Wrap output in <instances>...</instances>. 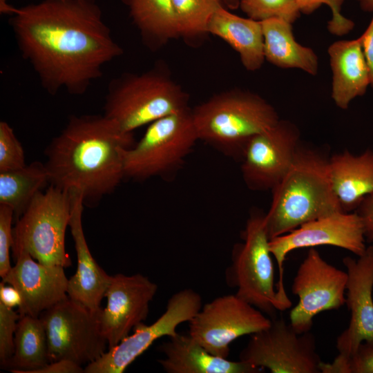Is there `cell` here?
<instances>
[{
    "label": "cell",
    "mask_w": 373,
    "mask_h": 373,
    "mask_svg": "<svg viewBox=\"0 0 373 373\" xmlns=\"http://www.w3.org/2000/svg\"><path fill=\"white\" fill-rule=\"evenodd\" d=\"M329 158L318 148L300 143L289 170L271 190V204L265 215L270 239L343 211L332 187Z\"/></svg>",
    "instance_id": "3"
},
{
    "label": "cell",
    "mask_w": 373,
    "mask_h": 373,
    "mask_svg": "<svg viewBox=\"0 0 373 373\" xmlns=\"http://www.w3.org/2000/svg\"><path fill=\"white\" fill-rule=\"evenodd\" d=\"M23 149L12 128L0 122V172L20 169L26 166Z\"/></svg>",
    "instance_id": "31"
},
{
    "label": "cell",
    "mask_w": 373,
    "mask_h": 373,
    "mask_svg": "<svg viewBox=\"0 0 373 373\" xmlns=\"http://www.w3.org/2000/svg\"><path fill=\"white\" fill-rule=\"evenodd\" d=\"M48 184V170L45 164L39 161L20 169L0 172V204L10 207L16 220Z\"/></svg>",
    "instance_id": "27"
},
{
    "label": "cell",
    "mask_w": 373,
    "mask_h": 373,
    "mask_svg": "<svg viewBox=\"0 0 373 373\" xmlns=\"http://www.w3.org/2000/svg\"><path fill=\"white\" fill-rule=\"evenodd\" d=\"M300 12L311 14L322 4L327 5L332 11V17L327 24L329 31L335 35L343 36L354 28L352 21L341 14L343 0H296Z\"/></svg>",
    "instance_id": "32"
},
{
    "label": "cell",
    "mask_w": 373,
    "mask_h": 373,
    "mask_svg": "<svg viewBox=\"0 0 373 373\" xmlns=\"http://www.w3.org/2000/svg\"><path fill=\"white\" fill-rule=\"evenodd\" d=\"M157 289L155 283L140 274L111 276L105 294L106 305L98 315L108 349L117 345L146 320Z\"/></svg>",
    "instance_id": "16"
},
{
    "label": "cell",
    "mask_w": 373,
    "mask_h": 373,
    "mask_svg": "<svg viewBox=\"0 0 373 373\" xmlns=\"http://www.w3.org/2000/svg\"><path fill=\"white\" fill-rule=\"evenodd\" d=\"M199 140L240 161L255 135L276 124V109L257 94L231 90L215 95L192 109Z\"/></svg>",
    "instance_id": "4"
},
{
    "label": "cell",
    "mask_w": 373,
    "mask_h": 373,
    "mask_svg": "<svg viewBox=\"0 0 373 373\" xmlns=\"http://www.w3.org/2000/svg\"><path fill=\"white\" fill-rule=\"evenodd\" d=\"M321 373H373V345L362 343L348 357L337 356L333 362L320 365Z\"/></svg>",
    "instance_id": "30"
},
{
    "label": "cell",
    "mask_w": 373,
    "mask_h": 373,
    "mask_svg": "<svg viewBox=\"0 0 373 373\" xmlns=\"http://www.w3.org/2000/svg\"><path fill=\"white\" fill-rule=\"evenodd\" d=\"M260 21L267 61L280 68H298L312 75L317 74L318 57L312 48L296 41L291 23L279 18Z\"/></svg>",
    "instance_id": "24"
},
{
    "label": "cell",
    "mask_w": 373,
    "mask_h": 373,
    "mask_svg": "<svg viewBox=\"0 0 373 373\" xmlns=\"http://www.w3.org/2000/svg\"><path fill=\"white\" fill-rule=\"evenodd\" d=\"M354 212L361 221L365 238L373 243V193L363 199Z\"/></svg>",
    "instance_id": "35"
},
{
    "label": "cell",
    "mask_w": 373,
    "mask_h": 373,
    "mask_svg": "<svg viewBox=\"0 0 373 373\" xmlns=\"http://www.w3.org/2000/svg\"><path fill=\"white\" fill-rule=\"evenodd\" d=\"M265 215L253 209L241 231L242 242L234 245L225 280L236 294L264 314L275 318L283 311L274 284V269Z\"/></svg>",
    "instance_id": "8"
},
{
    "label": "cell",
    "mask_w": 373,
    "mask_h": 373,
    "mask_svg": "<svg viewBox=\"0 0 373 373\" xmlns=\"http://www.w3.org/2000/svg\"><path fill=\"white\" fill-rule=\"evenodd\" d=\"M332 187L343 212L355 211L363 199L373 193V150L359 155L349 150L329 158Z\"/></svg>",
    "instance_id": "22"
},
{
    "label": "cell",
    "mask_w": 373,
    "mask_h": 373,
    "mask_svg": "<svg viewBox=\"0 0 373 373\" xmlns=\"http://www.w3.org/2000/svg\"><path fill=\"white\" fill-rule=\"evenodd\" d=\"M202 306L200 295L191 288L174 293L168 300L165 312L153 324L142 323L133 333L87 364L85 373H122L157 339L176 336L178 326L189 322Z\"/></svg>",
    "instance_id": "14"
},
{
    "label": "cell",
    "mask_w": 373,
    "mask_h": 373,
    "mask_svg": "<svg viewBox=\"0 0 373 373\" xmlns=\"http://www.w3.org/2000/svg\"><path fill=\"white\" fill-rule=\"evenodd\" d=\"M239 6L257 21L279 18L292 23L300 12L296 0H239Z\"/></svg>",
    "instance_id": "29"
},
{
    "label": "cell",
    "mask_w": 373,
    "mask_h": 373,
    "mask_svg": "<svg viewBox=\"0 0 373 373\" xmlns=\"http://www.w3.org/2000/svg\"><path fill=\"white\" fill-rule=\"evenodd\" d=\"M361 6L367 10H373V0H358Z\"/></svg>",
    "instance_id": "40"
},
{
    "label": "cell",
    "mask_w": 373,
    "mask_h": 373,
    "mask_svg": "<svg viewBox=\"0 0 373 373\" xmlns=\"http://www.w3.org/2000/svg\"><path fill=\"white\" fill-rule=\"evenodd\" d=\"M300 143L299 129L286 119H280L253 136L240 160L247 187L252 191H271L289 170Z\"/></svg>",
    "instance_id": "15"
},
{
    "label": "cell",
    "mask_w": 373,
    "mask_h": 373,
    "mask_svg": "<svg viewBox=\"0 0 373 373\" xmlns=\"http://www.w3.org/2000/svg\"><path fill=\"white\" fill-rule=\"evenodd\" d=\"M157 348L165 355L157 362L167 373H258L262 370L213 355L189 334H178Z\"/></svg>",
    "instance_id": "20"
},
{
    "label": "cell",
    "mask_w": 373,
    "mask_h": 373,
    "mask_svg": "<svg viewBox=\"0 0 373 373\" xmlns=\"http://www.w3.org/2000/svg\"><path fill=\"white\" fill-rule=\"evenodd\" d=\"M144 42L151 49L180 35L173 0H122Z\"/></svg>",
    "instance_id": "25"
},
{
    "label": "cell",
    "mask_w": 373,
    "mask_h": 373,
    "mask_svg": "<svg viewBox=\"0 0 373 373\" xmlns=\"http://www.w3.org/2000/svg\"><path fill=\"white\" fill-rule=\"evenodd\" d=\"M189 97L163 69L124 73L108 85L104 115L127 133L188 108Z\"/></svg>",
    "instance_id": "5"
},
{
    "label": "cell",
    "mask_w": 373,
    "mask_h": 373,
    "mask_svg": "<svg viewBox=\"0 0 373 373\" xmlns=\"http://www.w3.org/2000/svg\"><path fill=\"white\" fill-rule=\"evenodd\" d=\"M328 54L332 72V98L339 108L345 110L370 85L361 39L335 41L329 46Z\"/></svg>",
    "instance_id": "21"
},
{
    "label": "cell",
    "mask_w": 373,
    "mask_h": 373,
    "mask_svg": "<svg viewBox=\"0 0 373 373\" xmlns=\"http://www.w3.org/2000/svg\"><path fill=\"white\" fill-rule=\"evenodd\" d=\"M372 245H373V243H372Z\"/></svg>",
    "instance_id": "43"
},
{
    "label": "cell",
    "mask_w": 373,
    "mask_h": 373,
    "mask_svg": "<svg viewBox=\"0 0 373 373\" xmlns=\"http://www.w3.org/2000/svg\"><path fill=\"white\" fill-rule=\"evenodd\" d=\"M347 280L346 271L329 264L314 247L309 248L291 286L299 298L289 313L293 328L299 334L309 332L314 316L343 306Z\"/></svg>",
    "instance_id": "13"
},
{
    "label": "cell",
    "mask_w": 373,
    "mask_h": 373,
    "mask_svg": "<svg viewBox=\"0 0 373 373\" xmlns=\"http://www.w3.org/2000/svg\"><path fill=\"white\" fill-rule=\"evenodd\" d=\"M59 1H65V0H59Z\"/></svg>",
    "instance_id": "42"
},
{
    "label": "cell",
    "mask_w": 373,
    "mask_h": 373,
    "mask_svg": "<svg viewBox=\"0 0 373 373\" xmlns=\"http://www.w3.org/2000/svg\"><path fill=\"white\" fill-rule=\"evenodd\" d=\"M221 0H173L180 35L193 38L208 33L209 23Z\"/></svg>",
    "instance_id": "28"
},
{
    "label": "cell",
    "mask_w": 373,
    "mask_h": 373,
    "mask_svg": "<svg viewBox=\"0 0 373 373\" xmlns=\"http://www.w3.org/2000/svg\"><path fill=\"white\" fill-rule=\"evenodd\" d=\"M347 280L345 304L350 312L348 327L336 338L338 356L352 355L362 343L373 345V245L355 259H343Z\"/></svg>",
    "instance_id": "17"
},
{
    "label": "cell",
    "mask_w": 373,
    "mask_h": 373,
    "mask_svg": "<svg viewBox=\"0 0 373 373\" xmlns=\"http://www.w3.org/2000/svg\"><path fill=\"white\" fill-rule=\"evenodd\" d=\"M360 37L369 70L370 86L373 87V17L367 29Z\"/></svg>",
    "instance_id": "37"
},
{
    "label": "cell",
    "mask_w": 373,
    "mask_h": 373,
    "mask_svg": "<svg viewBox=\"0 0 373 373\" xmlns=\"http://www.w3.org/2000/svg\"><path fill=\"white\" fill-rule=\"evenodd\" d=\"M0 302L7 307L13 308L21 304V296L19 291L11 285H6L3 281L0 283Z\"/></svg>",
    "instance_id": "38"
},
{
    "label": "cell",
    "mask_w": 373,
    "mask_h": 373,
    "mask_svg": "<svg viewBox=\"0 0 373 373\" xmlns=\"http://www.w3.org/2000/svg\"><path fill=\"white\" fill-rule=\"evenodd\" d=\"M17 8L13 7L8 3V0H0V12L1 15H13Z\"/></svg>",
    "instance_id": "39"
},
{
    "label": "cell",
    "mask_w": 373,
    "mask_h": 373,
    "mask_svg": "<svg viewBox=\"0 0 373 373\" xmlns=\"http://www.w3.org/2000/svg\"><path fill=\"white\" fill-rule=\"evenodd\" d=\"M20 314L0 302V365L5 370L15 351V334Z\"/></svg>",
    "instance_id": "33"
},
{
    "label": "cell",
    "mask_w": 373,
    "mask_h": 373,
    "mask_svg": "<svg viewBox=\"0 0 373 373\" xmlns=\"http://www.w3.org/2000/svg\"><path fill=\"white\" fill-rule=\"evenodd\" d=\"M365 240L358 216L355 212L343 211L311 220L287 233L271 238L269 249L278 270L276 291L283 309H288L292 305L283 283V265L289 252L301 248L332 245L359 256L366 249Z\"/></svg>",
    "instance_id": "11"
},
{
    "label": "cell",
    "mask_w": 373,
    "mask_h": 373,
    "mask_svg": "<svg viewBox=\"0 0 373 373\" xmlns=\"http://www.w3.org/2000/svg\"><path fill=\"white\" fill-rule=\"evenodd\" d=\"M70 193L72 207L69 227L77 254V268L68 279L67 294L72 300L98 313L111 276L97 264L89 250L82 226L83 195L78 192Z\"/></svg>",
    "instance_id": "19"
},
{
    "label": "cell",
    "mask_w": 373,
    "mask_h": 373,
    "mask_svg": "<svg viewBox=\"0 0 373 373\" xmlns=\"http://www.w3.org/2000/svg\"><path fill=\"white\" fill-rule=\"evenodd\" d=\"M71 195L49 184L32 199L12 229L13 258L21 251L46 265L72 264L66 251L65 235L71 216Z\"/></svg>",
    "instance_id": "7"
},
{
    "label": "cell",
    "mask_w": 373,
    "mask_h": 373,
    "mask_svg": "<svg viewBox=\"0 0 373 373\" xmlns=\"http://www.w3.org/2000/svg\"><path fill=\"white\" fill-rule=\"evenodd\" d=\"M9 23L22 57L51 95L84 94L123 54L95 0H43L17 8Z\"/></svg>",
    "instance_id": "1"
},
{
    "label": "cell",
    "mask_w": 373,
    "mask_h": 373,
    "mask_svg": "<svg viewBox=\"0 0 373 373\" xmlns=\"http://www.w3.org/2000/svg\"><path fill=\"white\" fill-rule=\"evenodd\" d=\"M15 215L12 209L4 204H0V276L3 278L12 266L10 260V250L13 243L12 223Z\"/></svg>",
    "instance_id": "34"
},
{
    "label": "cell",
    "mask_w": 373,
    "mask_h": 373,
    "mask_svg": "<svg viewBox=\"0 0 373 373\" xmlns=\"http://www.w3.org/2000/svg\"><path fill=\"white\" fill-rule=\"evenodd\" d=\"M14 260L15 266L2 281L19 291L21 296L17 310L20 316L39 317L43 312L68 297V279L64 267L40 263L26 251L19 252Z\"/></svg>",
    "instance_id": "18"
},
{
    "label": "cell",
    "mask_w": 373,
    "mask_h": 373,
    "mask_svg": "<svg viewBox=\"0 0 373 373\" xmlns=\"http://www.w3.org/2000/svg\"><path fill=\"white\" fill-rule=\"evenodd\" d=\"M199 140L189 107L148 125L142 138L122 152L124 178H165L183 165Z\"/></svg>",
    "instance_id": "6"
},
{
    "label": "cell",
    "mask_w": 373,
    "mask_h": 373,
    "mask_svg": "<svg viewBox=\"0 0 373 373\" xmlns=\"http://www.w3.org/2000/svg\"><path fill=\"white\" fill-rule=\"evenodd\" d=\"M222 2H225L229 6L236 8L239 6V0H221Z\"/></svg>",
    "instance_id": "41"
},
{
    "label": "cell",
    "mask_w": 373,
    "mask_h": 373,
    "mask_svg": "<svg viewBox=\"0 0 373 373\" xmlns=\"http://www.w3.org/2000/svg\"><path fill=\"white\" fill-rule=\"evenodd\" d=\"M239 360L271 373H318L322 362L310 331L299 334L283 318L251 334Z\"/></svg>",
    "instance_id": "10"
},
{
    "label": "cell",
    "mask_w": 373,
    "mask_h": 373,
    "mask_svg": "<svg viewBox=\"0 0 373 373\" xmlns=\"http://www.w3.org/2000/svg\"><path fill=\"white\" fill-rule=\"evenodd\" d=\"M49 363L44 323L39 316H20L15 334L14 354L5 370L15 373H34Z\"/></svg>",
    "instance_id": "26"
},
{
    "label": "cell",
    "mask_w": 373,
    "mask_h": 373,
    "mask_svg": "<svg viewBox=\"0 0 373 373\" xmlns=\"http://www.w3.org/2000/svg\"><path fill=\"white\" fill-rule=\"evenodd\" d=\"M208 33L229 44L238 53L247 70L255 71L261 68L265 59L260 21L238 16L222 6L211 17Z\"/></svg>",
    "instance_id": "23"
},
{
    "label": "cell",
    "mask_w": 373,
    "mask_h": 373,
    "mask_svg": "<svg viewBox=\"0 0 373 373\" xmlns=\"http://www.w3.org/2000/svg\"><path fill=\"white\" fill-rule=\"evenodd\" d=\"M189 323V334L207 352L227 358L235 339L268 327L271 319L235 294L204 304Z\"/></svg>",
    "instance_id": "12"
},
{
    "label": "cell",
    "mask_w": 373,
    "mask_h": 373,
    "mask_svg": "<svg viewBox=\"0 0 373 373\" xmlns=\"http://www.w3.org/2000/svg\"><path fill=\"white\" fill-rule=\"evenodd\" d=\"M134 142L133 133L104 114L70 115L44 152L50 184L80 193L84 205H96L124 178L122 152Z\"/></svg>",
    "instance_id": "2"
},
{
    "label": "cell",
    "mask_w": 373,
    "mask_h": 373,
    "mask_svg": "<svg viewBox=\"0 0 373 373\" xmlns=\"http://www.w3.org/2000/svg\"><path fill=\"white\" fill-rule=\"evenodd\" d=\"M84 368L81 365L69 360H58L49 363L34 373H82Z\"/></svg>",
    "instance_id": "36"
},
{
    "label": "cell",
    "mask_w": 373,
    "mask_h": 373,
    "mask_svg": "<svg viewBox=\"0 0 373 373\" xmlns=\"http://www.w3.org/2000/svg\"><path fill=\"white\" fill-rule=\"evenodd\" d=\"M99 313L68 297L39 315L46 332L50 363L65 359L87 365L106 352L108 343Z\"/></svg>",
    "instance_id": "9"
}]
</instances>
